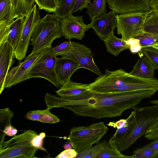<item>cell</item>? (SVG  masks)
I'll list each match as a JSON object with an SVG mask.
<instances>
[{"label": "cell", "mask_w": 158, "mask_h": 158, "mask_svg": "<svg viewBox=\"0 0 158 158\" xmlns=\"http://www.w3.org/2000/svg\"><path fill=\"white\" fill-rule=\"evenodd\" d=\"M158 69V49L152 47L143 48L141 52Z\"/></svg>", "instance_id": "obj_32"}, {"label": "cell", "mask_w": 158, "mask_h": 158, "mask_svg": "<svg viewBox=\"0 0 158 158\" xmlns=\"http://www.w3.org/2000/svg\"><path fill=\"white\" fill-rule=\"evenodd\" d=\"M65 149L73 148L71 143L69 142L67 143H65L63 146Z\"/></svg>", "instance_id": "obj_46"}, {"label": "cell", "mask_w": 158, "mask_h": 158, "mask_svg": "<svg viewBox=\"0 0 158 158\" xmlns=\"http://www.w3.org/2000/svg\"><path fill=\"white\" fill-rule=\"evenodd\" d=\"M60 0H56V1L58 3V2H59V1Z\"/></svg>", "instance_id": "obj_50"}, {"label": "cell", "mask_w": 158, "mask_h": 158, "mask_svg": "<svg viewBox=\"0 0 158 158\" xmlns=\"http://www.w3.org/2000/svg\"><path fill=\"white\" fill-rule=\"evenodd\" d=\"M158 156V151L139 148L134 151L131 156L132 158H157Z\"/></svg>", "instance_id": "obj_35"}, {"label": "cell", "mask_w": 158, "mask_h": 158, "mask_svg": "<svg viewBox=\"0 0 158 158\" xmlns=\"http://www.w3.org/2000/svg\"><path fill=\"white\" fill-rule=\"evenodd\" d=\"M89 84L77 83L70 80L62 86L56 92L61 97L77 98L91 92L89 88Z\"/></svg>", "instance_id": "obj_17"}, {"label": "cell", "mask_w": 158, "mask_h": 158, "mask_svg": "<svg viewBox=\"0 0 158 158\" xmlns=\"http://www.w3.org/2000/svg\"><path fill=\"white\" fill-rule=\"evenodd\" d=\"M150 0H106L110 9L117 14L149 10Z\"/></svg>", "instance_id": "obj_13"}, {"label": "cell", "mask_w": 158, "mask_h": 158, "mask_svg": "<svg viewBox=\"0 0 158 158\" xmlns=\"http://www.w3.org/2000/svg\"><path fill=\"white\" fill-rule=\"evenodd\" d=\"M141 149H151L158 151V139L154 140L150 143L140 148Z\"/></svg>", "instance_id": "obj_41"}, {"label": "cell", "mask_w": 158, "mask_h": 158, "mask_svg": "<svg viewBox=\"0 0 158 158\" xmlns=\"http://www.w3.org/2000/svg\"><path fill=\"white\" fill-rule=\"evenodd\" d=\"M11 1L14 19L20 16L25 17L31 10L35 2V0H11Z\"/></svg>", "instance_id": "obj_24"}, {"label": "cell", "mask_w": 158, "mask_h": 158, "mask_svg": "<svg viewBox=\"0 0 158 158\" xmlns=\"http://www.w3.org/2000/svg\"><path fill=\"white\" fill-rule=\"evenodd\" d=\"M14 116L13 112L9 108L0 109V129L3 131L4 128L11 124V118Z\"/></svg>", "instance_id": "obj_31"}, {"label": "cell", "mask_w": 158, "mask_h": 158, "mask_svg": "<svg viewBox=\"0 0 158 158\" xmlns=\"http://www.w3.org/2000/svg\"><path fill=\"white\" fill-rule=\"evenodd\" d=\"M108 130L107 127L102 122L87 126L74 127L71 129L68 139L78 153L99 143Z\"/></svg>", "instance_id": "obj_5"}, {"label": "cell", "mask_w": 158, "mask_h": 158, "mask_svg": "<svg viewBox=\"0 0 158 158\" xmlns=\"http://www.w3.org/2000/svg\"><path fill=\"white\" fill-rule=\"evenodd\" d=\"M150 102L153 104H158V99L151 101Z\"/></svg>", "instance_id": "obj_47"}, {"label": "cell", "mask_w": 158, "mask_h": 158, "mask_svg": "<svg viewBox=\"0 0 158 158\" xmlns=\"http://www.w3.org/2000/svg\"><path fill=\"white\" fill-rule=\"evenodd\" d=\"M76 0H60L56 11L53 13L62 19L72 14V10Z\"/></svg>", "instance_id": "obj_28"}, {"label": "cell", "mask_w": 158, "mask_h": 158, "mask_svg": "<svg viewBox=\"0 0 158 158\" xmlns=\"http://www.w3.org/2000/svg\"><path fill=\"white\" fill-rule=\"evenodd\" d=\"M37 135L34 131L29 130L0 143V158L34 157L38 149L35 143Z\"/></svg>", "instance_id": "obj_4"}, {"label": "cell", "mask_w": 158, "mask_h": 158, "mask_svg": "<svg viewBox=\"0 0 158 158\" xmlns=\"http://www.w3.org/2000/svg\"><path fill=\"white\" fill-rule=\"evenodd\" d=\"M126 123V119H122L116 122H110L107 124L108 126L114 128H116L117 129L122 128L125 125Z\"/></svg>", "instance_id": "obj_40"}, {"label": "cell", "mask_w": 158, "mask_h": 158, "mask_svg": "<svg viewBox=\"0 0 158 158\" xmlns=\"http://www.w3.org/2000/svg\"><path fill=\"white\" fill-rule=\"evenodd\" d=\"M138 39L142 48L150 47L153 44L158 43L154 35L146 33L142 34L135 37Z\"/></svg>", "instance_id": "obj_34"}, {"label": "cell", "mask_w": 158, "mask_h": 158, "mask_svg": "<svg viewBox=\"0 0 158 158\" xmlns=\"http://www.w3.org/2000/svg\"><path fill=\"white\" fill-rule=\"evenodd\" d=\"M156 92L152 90L103 94L91 92L75 99L58 97L48 93L45 100L50 110L54 107H63L77 115L99 119L120 116L125 110L132 109L143 99L151 98Z\"/></svg>", "instance_id": "obj_1"}, {"label": "cell", "mask_w": 158, "mask_h": 158, "mask_svg": "<svg viewBox=\"0 0 158 158\" xmlns=\"http://www.w3.org/2000/svg\"><path fill=\"white\" fill-rule=\"evenodd\" d=\"M39 10H43L50 13H54L58 3L56 0H35Z\"/></svg>", "instance_id": "obj_33"}, {"label": "cell", "mask_w": 158, "mask_h": 158, "mask_svg": "<svg viewBox=\"0 0 158 158\" xmlns=\"http://www.w3.org/2000/svg\"><path fill=\"white\" fill-rule=\"evenodd\" d=\"M96 158H132L131 156H125L118 149L114 143L106 141L104 145L101 152Z\"/></svg>", "instance_id": "obj_26"}, {"label": "cell", "mask_w": 158, "mask_h": 158, "mask_svg": "<svg viewBox=\"0 0 158 158\" xmlns=\"http://www.w3.org/2000/svg\"><path fill=\"white\" fill-rule=\"evenodd\" d=\"M158 130V115L153 121L145 133Z\"/></svg>", "instance_id": "obj_43"}, {"label": "cell", "mask_w": 158, "mask_h": 158, "mask_svg": "<svg viewBox=\"0 0 158 158\" xmlns=\"http://www.w3.org/2000/svg\"><path fill=\"white\" fill-rule=\"evenodd\" d=\"M82 68L75 59L68 57L57 58L55 65V71L58 82L61 87L70 80V78L77 69Z\"/></svg>", "instance_id": "obj_14"}, {"label": "cell", "mask_w": 158, "mask_h": 158, "mask_svg": "<svg viewBox=\"0 0 158 158\" xmlns=\"http://www.w3.org/2000/svg\"><path fill=\"white\" fill-rule=\"evenodd\" d=\"M157 158H158V156H157Z\"/></svg>", "instance_id": "obj_51"}, {"label": "cell", "mask_w": 158, "mask_h": 158, "mask_svg": "<svg viewBox=\"0 0 158 158\" xmlns=\"http://www.w3.org/2000/svg\"><path fill=\"white\" fill-rule=\"evenodd\" d=\"M148 11L117 14V32L121 39L127 41L142 34L144 24Z\"/></svg>", "instance_id": "obj_8"}, {"label": "cell", "mask_w": 158, "mask_h": 158, "mask_svg": "<svg viewBox=\"0 0 158 158\" xmlns=\"http://www.w3.org/2000/svg\"><path fill=\"white\" fill-rule=\"evenodd\" d=\"M14 49L6 42L0 45V94L5 88V79L10 68L14 62Z\"/></svg>", "instance_id": "obj_15"}, {"label": "cell", "mask_w": 158, "mask_h": 158, "mask_svg": "<svg viewBox=\"0 0 158 158\" xmlns=\"http://www.w3.org/2000/svg\"><path fill=\"white\" fill-rule=\"evenodd\" d=\"M19 65L12 68L7 73L5 78V82L12 78L17 72Z\"/></svg>", "instance_id": "obj_44"}, {"label": "cell", "mask_w": 158, "mask_h": 158, "mask_svg": "<svg viewBox=\"0 0 158 158\" xmlns=\"http://www.w3.org/2000/svg\"><path fill=\"white\" fill-rule=\"evenodd\" d=\"M83 16H74L70 15L61 19L62 35L67 39L81 40L89 28L83 21Z\"/></svg>", "instance_id": "obj_10"}, {"label": "cell", "mask_w": 158, "mask_h": 158, "mask_svg": "<svg viewBox=\"0 0 158 158\" xmlns=\"http://www.w3.org/2000/svg\"><path fill=\"white\" fill-rule=\"evenodd\" d=\"M93 93L103 94L143 90L158 91V79L144 78L129 74L122 69L110 71L106 69L104 74L89 84Z\"/></svg>", "instance_id": "obj_2"}, {"label": "cell", "mask_w": 158, "mask_h": 158, "mask_svg": "<svg viewBox=\"0 0 158 158\" xmlns=\"http://www.w3.org/2000/svg\"><path fill=\"white\" fill-rule=\"evenodd\" d=\"M73 48V42L69 40V41L63 42L54 48L52 47V49L56 56L60 55L64 57L69 54Z\"/></svg>", "instance_id": "obj_30"}, {"label": "cell", "mask_w": 158, "mask_h": 158, "mask_svg": "<svg viewBox=\"0 0 158 158\" xmlns=\"http://www.w3.org/2000/svg\"><path fill=\"white\" fill-rule=\"evenodd\" d=\"M92 2L91 0H76L72 10V13L77 11H81L84 8H87Z\"/></svg>", "instance_id": "obj_37"}, {"label": "cell", "mask_w": 158, "mask_h": 158, "mask_svg": "<svg viewBox=\"0 0 158 158\" xmlns=\"http://www.w3.org/2000/svg\"><path fill=\"white\" fill-rule=\"evenodd\" d=\"M126 119V123L123 127L117 129L109 141L117 146L126 139L131 134L136 125L135 114L132 110Z\"/></svg>", "instance_id": "obj_20"}, {"label": "cell", "mask_w": 158, "mask_h": 158, "mask_svg": "<svg viewBox=\"0 0 158 158\" xmlns=\"http://www.w3.org/2000/svg\"><path fill=\"white\" fill-rule=\"evenodd\" d=\"M106 142L104 141L99 142L86 151L78 153L76 158H96L97 156L101 152Z\"/></svg>", "instance_id": "obj_29"}, {"label": "cell", "mask_w": 158, "mask_h": 158, "mask_svg": "<svg viewBox=\"0 0 158 158\" xmlns=\"http://www.w3.org/2000/svg\"><path fill=\"white\" fill-rule=\"evenodd\" d=\"M144 135L145 137L148 140H154L158 139V130L145 133Z\"/></svg>", "instance_id": "obj_42"}, {"label": "cell", "mask_w": 158, "mask_h": 158, "mask_svg": "<svg viewBox=\"0 0 158 158\" xmlns=\"http://www.w3.org/2000/svg\"><path fill=\"white\" fill-rule=\"evenodd\" d=\"M107 51L115 56H118L122 52L129 49L130 46L125 41L116 37L112 32L103 40Z\"/></svg>", "instance_id": "obj_22"}, {"label": "cell", "mask_w": 158, "mask_h": 158, "mask_svg": "<svg viewBox=\"0 0 158 158\" xmlns=\"http://www.w3.org/2000/svg\"><path fill=\"white\" fill-rule=\"evenodd\" d=\"M42 52L29 57H26L24 61L19 63L18 69L14 76L5 82V88H9L27 80L28 71Z\"/></svg>", "instance_id": "obj_18"}, {"label": "cell", "mask_w": 158, "mask_h": 158, "mask_svg": "<svg viewBox=\"0 0 158 158\" xmlns=\"http://www.w3.org/2000/svg\"><path fill=\"white\" fill-rule=\"evenodd\" d=\"M78 153L73 148L65 149L55 157L56 158H75Z\"/></svg>", "instance_id": "obj_38"}, {"label": "cell", "mask_w": 158, "mask_h": 158, "mask_svg": "<svg viewBox=\"0 0 158 158\" xmlns=\"http://www.w3.org/2000/svg\"><path fill=\"white\" fill-rule=\"evenodd\" d=\"M132 109L135 114L136 125L130 135L117 146L121 152L127 150L145 135L158 115V104L143 107L136 106Z\"/></svg>", "instance_id": "obj_6"}, {"label": "cell", "mask_w": 158, "mask_h": 158, "mask_svg": "<svg viewBox=\"0 0 158 158\" xmlns=\"http://www.w3.org/2000/svg\"><path fill=\"white\" fill-rule=\"evenodd\" d=\"M48 108L43 110L29 111L25 116L27 119L40 122L43 123H55L60 121L59 119L51 113Z\"/></svg>", "instance_id": "obj_23"}, {"label": "cell", "mask_w": 158, "mask_h": 158, "mask_svg": "<svg viewBox=\"0 0 158 158\" xmlns=\"http://www.w3.org/2000/svg\"><path fill=\"white\" fill-rule=\"evenodd\" d=\"M149 5L151 8H158V0H150Z\"/></svg>", "instance_id": "obj_45"}, {"label": "cell", "mask_w": 158, "mask_h": 158, "mask_svg": "<svg viewBox=\"0 0 158 158\" xmlns=\"http://www.w3.org/2000/svg\"><path fill=\"white\" fill-rule=\"evenodd\" d=\"M143 32L158 35V8H151L146 16Z\"/></svg>", "instance_id": "obj_25"}, {"label": "cell", "mask_w": 158, "mask_h": 158, "mask_svg": "<svg viewBox=\"0 0 158 158\" xmlns=\"http://www.w3.org/2000/svg\"><path fill=\"white\" fill-rule=\"evenodd\" d=\"M2 132L4 134L2 135L1 141H4L6 135L10 136L15 135L17 132V130L10 124L6 127Z\"/></svg>", "instance_id": "obj_39"}, {"label": "cell", "mask_w": 158, "mask_h": 158, "mask_svg": "<svg viewBox=\"0 0 158 158\" xmlns=\"http://www.w3.org/2000/svg\"><path fill=\"white\" fill-rule=\"evenodd\" d=\"M156 40L158 41V35H155Z\"/></svg>", "instance_id": "obj_49"}, {"label": "cell", "mask_w": 158, "mask_h": 158, "mask_svg": "<svg viewBox=\"0 0 158 158\" xmlns=\"http://www.w3.org/2000/svg\"><path fill=\"white\" fill-rule=\"evenodd\" d=\"M52 47L46 48L42 52L28 71L27 79L43 78L57 88H60L55 71L56 64L58 58L54 53Z\"/></svg>", "instance_id": "obj_7"}, {"label": "cell", "mask_w": 158, "mask_h": 158, "mask_svg": "<svg viewBox=\"0 0 158 158\" xmlns=\"http://www.w3.org/2000/svg\"><path fill=\"white\" fill-rule=\"evenodd\" d=\"M10 26L6 42L15 50L17 47L22 33L25 17H19L16 18Z\"/></svg>", "instance_id": "obj_21"}, {"label": "cell", "mask_w": 158, "mask_h": 158, "mask_svg": "<svg viewBox=\"0 0 158 158\" xmlns=\"http://www.w3.org/2000/svg\"><path fill=\"white\" fill-rule=\"evenodd\" d=\"M92 2L89 4L86 11L91 21L106 13V0H94Z\"/></svg>", "instance_id": "obj_27"}, {"label": "cell", "mask_w": 158, "mask_h": 158, "mask_svg": "<svg viewBox=\"0 0 158 158\" xmlns=\"http://www.w3.org/2000/svg\"><path fill=\"white\" fill-rule=\"evenodd\" d=\"M130 46L129 49L133 53H139L142 48L139 40L135 38H132L125 41Z\"/></svg>", "instance_id": "obj_36"}, {"label": "cell", "mask_w": 158, "mask_h": 158, "mask_svg": "<svg viewBox=\"0 0 158 158\" xmlns=\"http://www.w3.org/2000/svg\"><path fill=\"white\" fill-rule=\"evenodd\" d=\"M150 47H152L158 49V43L152 45Z\"/></svg>", "instance_id": "obj_48"}, {"label": "cell", "mask_w": 158, "mask_h": 158, "mask_svg": "<svg viewBox=\"0 0 158 158\" xmlns=\"http://www.w3.org/2000/svg\"><path fill=\"white\" fill-rule=\"evenodd\" d=\"M117 14L112 10L94 18L88 25L102 41L114 31L117 24Z\"/></svg>", "instance_id": "obj_11"}, {"label": "cell", "mask_w": 158, "mask_h": 158, "mask_svg": "<svg viewBox=\"0 0 158 158\" xmlns=\"http://www.w3.org/2000/svg\"><path fill=\"white\" fill-rule=\"evenodd\" d=\"M61 20L54 14H48L40 19L34 29L31 40L32 50L26 58L52 47L53 41L62 37Z\"/></svg>", "instance_id": "obj_3"}, {"label": "cell", "mask_w": 158, "mask_h": 158, "mask_svg": "<svg viewBox=\"0 0 158 158\" xmlns=\"http://www.w3.org/2000/svg\"><path fill=\"white\" fill-rule=\"evenodd\" d=\"M40 19L39 9L35 4L25 17L21 37L17 47L14 50L15 57L17 60H21L26 58L33 31Z\"/></svg>", "instance_id": "obj_9"}, {"label": "cell", "mask_w": 158, "mask_h": 158, "mask_svg": "<svg viewBox=\"0 0 158 158\" xmlns=\"http://www.w3.org/2000/svg\"><path fill=\"white\" fill-rule=\"evenodd\" d=\"M129 74L132 75L144 78L154 77L155 66L144 55H140Z\"/></svg>", "instance_id": "obj_19"}, {"label": "cell", "mask_w": 158, "mask_h": 158, "mask_svg": "<svg viewBox=\"0 0 158 158\" xmlns=\"http://www.w3.org/2000/svg\"><path fill=\"white\" fill-rule=\"evenodd\" d=\"M14 19L11 0H0V45L6 42L9 27Z\"/></svg>", "instance_id": "obj_16"}, {"label": "cell", "mask_w": 158, "mask_h": 158, "mask_svg": "<svg viewBox=\"0 0 158 158\" xmlns=\"http://www.w3.org/2000/svg\"><path fill=\"white\" fill-rule=\"evenodd\" d=\"M73 48L71 53L65 57H71L77 60L82 68L87 69L98 76L102 74L95 64L92 50L86 45L73 42Z\"/></svg>", "instance_id": "obj_12"}]
</instances>
